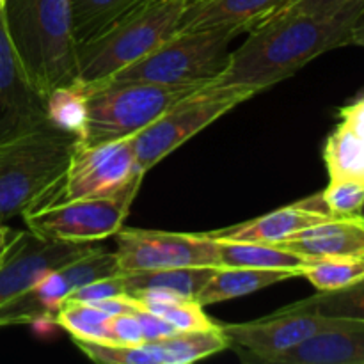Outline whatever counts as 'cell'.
<instances>
[{"instance_id":"1","label":"cell","mask_w":364,"mask_h":364,"mask_svg":"<svg viewBox=\"0 0 364 364\" xmlns=\"http://www.w3.org/2000/svg\"><path fill=\"white\" fill-rule=\"evenodd\" d=\"M363 13L364 0L333 14H272L251 28L249 38L230 53L226 71L215 82L258 95L322 53L350 45L352 28Z\"/></svg>"},{"instance_id":"2","label":"cell","mask_w":364,"mask_h":364,"mask_svg":"<svg viewBox=\"0 0 364 364\" xmlns=\"http://www.w3.org/2000/svg\"><path fill=\"white\" fill-rule=\"evenodd\" d=\"M77 146V135L50 123L0 142V220L53 205Z\"/></svg>"},{"instance_id":"3","label":"cell","mask_w":364,"mask_h":364,"mask_svg":"<svg viewBox=\"0 0 364 364\" xmlns=\"http://www.w3.org/2000/svg\"><path fill=\"white\" fill-rule=\"evenodd\" d=\"M7 34L43 96L78 82V41L70 0H6Z\"/></svg>"},{"instance_id":"4","label":"cell","mask_w":364,"mask_h":364,"mask_svg":"<svg viewBox=\"0 0 364 364\" xmlns=\"http://www.w3.org/2000/svg\"><path fill=\"white\" fill-rule=\"evenodd\" d=\"M191 0L142 4L96 38L78 45V82L100 84L137 63L178 32Z\"/></svg>"},{"instance_id":"5","label":"cell","mask_w":364,"mask_h":364,"mask_svg":"<svg viewBox=\"0 0 364 364\" xmlns=\"http://www.w3.org/2000/svg\"><path fill=\"white\" fill-rule=\"evenodd\" d=\"M85 85V84H84ZM206 84L103 82L85 85L87 119L78 146L134 137L155 123L174 103Z\"/></svg>"},{"instance_id":"6","label":"cell","mask_w":364,"mask_h":364,"mask_svg":"<svg viewBox=\"0 0 364 364\" xmlns=\"http://www.w3.org/2000/svg\"><path fill=\"white\" fill-rule=\"evenodd\" d=\"M237 36L233 28L176 32L159 48L105 82L212 84L226 71L230 45Z\"/></svg>"},{"instance_id":"7","label":"cell","mask_w":364,"mask_h":364,"mask_svg":"<svg viewBox=\"0 0 364 364\" xmlns=\"http://www.w3.org/2000/svg\"><path fill=\"white\" fill-rule=\"evenodd\" d=\"M255 95L247 87L212 82L181 98L155 123L132 137L139 167L148 173L183 142Z\"/></svg>"},{"instance_id":"8","label":"cell","mask_w":364,"mask_h":364,"mask_svg":"<svg viewBox=\"0 0 364 364\" xmlns=\"http://www.w3.org/2000/svg\"><path fill=\"white\" fill-rule=\"evenodd\" d=\"M134 187L109 198H84L53 203L23 213L28 231L50 240L92 244L114 237L123 228L130 206L137 198Z\"/></svg>"},{"instance_id":"9","label":"cell","mask_w":364,"mask_h":364,"mask_svg":"<svg viewBox=\"0 0 364 364\" xmlns=\"http://www.w3.org/2000/svg\"><path fill=\"white\" fill-rule=\"evenodd\" d=\"M121 274L116 252L95 247L68 265L50 270L18 297L0 304V327L55 322L57 309L77 288Z\"/></svg>"},{"instance_id":"10","label":"cell","mask_w":364,"mask_h":364,"mask_svg":"<svg viewBox=\"0 0 364 364\" xmlns=\"http://www.w3.org/2000/svg\"><path fill=\"white\" fill-rule=\"evenodd\" d=\"M144 171L139 167L132 137L77 146L64 180L63 201L109 198L141 187Z\"/></svg>"},{"instance_id":"11","label":"cell","mask_w":364,"mask_h":364,"mask_svg":"<svg viewBox=\"0 0 364 364\" xmlns=\"http://www.w3.org/2000/svg\"><path fill=\"white\" fill-rule=\"evenodd\" d=\"M114 237L121 272L178 267H220L217 240L208 237V233H173L123 226Z\"/></svg>"},{"instance_id":"12","label":"cell","mask_w":364,"mask_h":364,"mask_svg":"<svg viewBox=\"0 0 364 364\" xmlns=\"http://www.w3.org/2000/svg\"><path fill=\"white\" fill-rule=\"evenodd\" d=\"M92 244L43 238L32 231H16L0 255V304L23 294L45 274L87 255Z\"/></svg>"},{"instance_id":"13","label":"cell","mask_w":364,"mask_h":364,"mask_svg":"<svg viewBox=\"0 0 364 364\" xmlns=\"http://www.w3.org/2000/svg\"><path fill=\"white\" fill-rule=\"evenodd\" d=\"M340 322L341 318L318 313L281 308L267 318L220 327L230 343L238 345L258 361L270 363L279 354L291 350L320 331L331 329Z\"/></svg>"},{"instance_id":"14","label":"cell","mask_w":364,"mask_h":364,"mask_svg":"<svg viewBox=\"0 0 364 364\" xmlns=\"http://www.w3.org/2000/svg\"><path fill=\"white\" fill-rule=\"evenodd\" d=\"M48 123L46 98L25 73L0 9V142Z\"/></svg>"},{"instance_id":"15","label":"cell","mask_w":364,"mask_h":364,"mask_svg":"<svg viewBox=\"0 0 364 364\" xmlns=\"http://www.w3.org/2000/svg\"><path fill=\"white\" fill-rule=\"evenodd\" d=\"M334 219L323 203L322 194L302 199L294 205L283 206L267 215L252 219L238 226L217 230L208 233L215 240L231 242H259V244H279L287 238L294 237L299 231L311 228L315 224Z\"/></svg>"},{"instance_id":"16","label":"cell","mask_w":364,"mask_h":364,"mask_svg":"<svg viewBox=\"0 0 364 364\" xmlns=\"http://www.w3.org/2000/svg\"><path fill=\"white\" fill-rule=\"evenodd\" d=\"M270 364H364V320L341 318Z\"/></svg>"},{"instance_id":"17","label":"cell","mask_w":364,"mask_h":364,"mask_svg":"<svg viewBox=\"0 0 364 364\" xmlns=\"http://www.w3.org/2000/svg\"><path fill=\"white\" fill-rule=\"evenodd\" d=\"M287 0H203L191 2L181 14L178 32L233 28L249 32L272 16Z\"/></svg>"},{"instance_id":"18","label":"cell","mask_w":364,"mask_h":364,"mask_svg":"<svg viewBox=\"0 0 364 364\" xmlns=\"http://www.w3.org/2000/svg\"><path fill=\"white\" fill-rule=\"evenodd\" d=\"M279 245L306 258L364 256V220L359 215L334 217L299 231Z\"/></svg>"},{"instance_id":"19","label":"cell","mask_w":364,"mask_h":364,"mask_svg":"<svg viewBox=\"0 0 364 364\" xmlns=\"http://www.w3.org/2000/svg\"><path fill=\"white\" fill-rule=\"evenodd\" d=\"M217 267H178V269L123 272L127 294L139 302H167L178 299L196 301Z\"/></svg>"},{"instance_id":"20","label":"cell","mask_w":364,"mask_h":364,"mask_svg":"<svg viewBox=\"0 0 364 364\" xmlns=\"http://www.w3.org/2000/svg\"><path fill=\"white\" fill-rule=\"evenodd\" d=\"M329 178L347 176L364 181V95L341 107L340 123L323 148Z\"/></svg>"},{"instance_id":"21","label":"cell","mask_w":364,"mask_h":364,"mask_svg":"<svg viewBox=\"0 0 364 364\" xmlns=\"http://www.w3.org/2000/svg\"><path fill=\"white\" fill-rule=\"evenodd\" d=\"M299 277L294 270H270V269H247V267H217L205 287L198 294L196 301L206 306L219 304L231 299L245 297L249 294L263 290L272 284Z\"/></svg>"},{"instance_id":"22","label":"cell","mask_w":364,"mask_h":364,"mask_svg":"<svg viewBox=\"0 0 364 364\" xmlns=\"http://www.w3.org/2000/svg\"><path fill=\"white\" fill-rule=\"evenodd\" d=\"M153 364H191L215 355L230 347L223 327L206 331H178L173 336L146 341Z\"/></svg>"},{"instance_id":"23","label":"cell","mask_w":364,"mask_h":364,"mask_svg":"<svg viewBox=\"0 0 364 364\" xmlns=\"http://www.w3.org/2000/svg\"><path fill=\"white\" fill-rule=\"evenodd\" d=\"M217 252H219L220 267L294 270L297 276H301L302 267L311 259L279 244H259V242L217 240Z\"/></svg>"},{"instance_id":"24","label":"cell","mask_w":364,"mask_h":364,"mask_svg":"<svg viewBox=\"0 0 364 364\" xmlns=\"http://www.w3.org/2000/svg\"><path fill=\"white\" fill-rule=\"evenodd\" d=\"M71 20L78 45L96 38L137 9L144 0H70Z\"/></svg>"},{"instance_id":"25","label":"cell","mask_w":364,"mask_h":364,"mask_svg":"<svg viewBox=\"0 0 364 364\" xmlns=\"http://www.w3.org/2000/svg\"><path fill=\"white\" fill-rule=\"evenodd\" d=\"M55 323L71 334L73 341H95L110 343V315L85 302L66 301L53 316Z\"/></svg>"},{"instance_id":"26","label":"cell","mask_w":364,"mask_h":364,"mask_svg":"<svg viewBox=\"0 0 364 364\" xmlns=\"http://www.w3.org/2000/svg\"><path fill=\"white\" fill-rule=\"evenodd\" d=\"M318 291H336L352 287L364 277V256L311 258L301 270Z\"/></svg>"},{"instance_id":"27","label":"cell","mask_w":364,"mask_h":364,"mask_svg":"<svg viewBox=\"0 0 364 364\" xmlns=\"http://www.w3.org/2000/svg\"><path fill=\"white\" fill-rule=\"evenodd\" d=\"M46 117L48 123L64 132L77 135L84 134L87 119V89L82 82L55 87L46 96Z\"/></svg>"},{"instance_id":"28","label":"cell","mask_w":364,"mask_h":364,"mask_svg":"<svg viewBox=\"0 0 364 364\" xmlns=\"http://www.w3.org/2000/svg\"><path fill=\"white\" fill-rule=\"evenodd\" d=\"M287 308L318 313V315L333 316V318L364 320V277L343 290L320 291Z\"/></svg>"},{"instance_id":"29","label":"cell","mask_w":364,"mask_h":364,"mask_svg":"<svg viewBox=\"0 0 364 364\" xmlns=\"http://www.w3.org/2000/svg\"><path fill=\"white\" fill-rule=\"evenodd\" d=\"M148 311L166 318L176 331H206L215 329L219 323L213 322L205 313V308L198 301L191 299H178L167 302H146L142 304Z\"/></svg>"},{"instance_id":"30","label":"cell","mask_w":364,"mask_h":364,"mask_svg":"<svg viewBox=\"0 0 364 364\" xmlns=\"http://www.w3.org/2000/svg\"><path fill=\"white\" fill-rule=\"evenodd\" d=\"M320 194L333 217H355L364 206V181L347 176L331 178Z\"/></svg>"},{"instance_id":"31","label":"cell","mask_w":364,"mask_h":364,"mask_svg":"<svg viewBox=\"0 0 364 364\" xmlns=\"http://www.w3.org/2000/svg\"><path fill=\"white\" fill-rule=\"evenodd\" d=\"M82 354L91 361L103 364H153V358L144 343L139 347H123V345L95 343V341H75Z\"/></svg>"},{"instance_id":"32","label":"cell","mask_w":364,"mask_h":364,"mask_svg":"<svg viewBox=\"0 0 364 364\" xmlns=\"http://www.w3.org/2000/svg\"><path fill=\"white\" fill-rule=\"evenodd\" d=\"M117 295H127V288H124L123 283V272L116 274V276L102 277V279H96L84 284V287L77 288L66 301L95 304V302L105 301V299L110 297H117Z\"/></svg>"},{"instance_id":"33","label":"cell","mask_w":364,"mask_h":364,"mask_svg":"<svg viewBox=\"0 0 364 364\" xmlns=\"http://www.w3.org/2000/svg\"><path fill=\"white\" fill-rule=\"evenodd\" d=\"M110 336H112V345L139 347V345L146 343L142 327L134 313H121V315L110 316Z\"/></svg>"},{"instance_id":"34","label":"cell","mask_w":364,"mask_h":364,"mask_svg":"<svg viewBox=\"0 0 364 364\" xmlns=\"http://www.w3.org/2000/svg\"><path fill=\"white\" fill-rule=\"evenodd\" d=\"M359 0H287L276 13L287 14H333ZM274 13V14H276Z\"/></svg>"},{"instance_id":"35","label":"cell","mask_w":364,"mask_h":364,"mask_svg":"<svg viewBox=\"0 0 364 364\" xmlns=\"http://www.w3.org/2000/svg\"><path fill=\"white\" fill-rule=\"evenodd\" d=\"M134 315L137 316L139 323H141L142 334H144L146 341L162 340V338L173 336V334L178 333V331L174 329V326H171L166 318H162V316L155 315V313H151V311H148L146 308H142L141 302H139V306L135 308Z\"/></svg>"},{"instance_id":"36","label":"cell","mask_w":364,"mask_h":364,"mask_svg":"<svg viewBox=\"0 0 364 364\" xmlns=\"http://www.w3.org/2000/svg\"><path fill=\"white\" fill-rule=\"evenodd\" d=\"M350 45H358V46H363V48H364V13L361 14V18L355 21L354 28H352Z\"/></svg>"},{"instance_id":"37","label":"cell","mask_w":364,"mask_h":364,"mask_svg":"<svg viewBox=\"0 0 364 364\" xmlns=\"http://www.w3.org/2000/svg\"><path fill=\"white\" fill-rule=\"evenodd\" d=\"M14 235H16V230H11L9 226H6V224L0 220V255L6 251V247L9 245V242L13 240Z\"/></svg>"},{"instance_id":"38","label":"cell","mask_w":364,"mask_h":364,"mask_svg":"<svg viewBox=\"0 0 364 364\" xmlns=\"http://www.w3.org/2000/svg\"><path fill=\"white\" fill-rule=\"evenodd\" d=\"M4 6H6V0H0V9H4Z\"/></svg>"},{"instance_id":"39","label":"cell","mask_w":364,"mask_h":364,"mask_svg":"<svg viewBox=\"0 0 364 364\" xmlns=\"http://www.w3.org/2000/svg\"><path fill=\"white\" fill-rule=\"evenodd\" d=\"M359 217H361V219H364V206H363V210H361V213H359Z\"/></svg>"},{"instance_id":"40","label":"cell","mask_w":364,"mask_h":364,"mask_svg":"<svg viewBox=\"0 0 364 364\" xmlns=\"http://www.w3.org/2000/svg\"><path fill=\"white\" fill-rule=\"evenodd\" d=\"M149 2H159V0H144V4H149Z\"/></svg>"},{"instance_id":"41","label":"cell","mask_w":364,"mask_h":364,"mask_svg":"<svg viewBox=\"0 0 364 364\" xmlns=\"http://www.w3.org/2000/svg\"><path fill=\"white\" fill-rule=\"evenodd\" d=\"M191 2H203V0H191Z\"/></svg>"},{"instance_id":"42","label":"cell","mask_w":364,"mask_h":364,"mask_svg":"<svg viewBox=\"0 0 364 364\" xmlns=\"http://www.w3.org/2000/svg\"><path fill=\"white\" fill-rule=\"evenodd\" d=\"M363 220H364V219H363Z\"/></svg>"}]
</instances>
